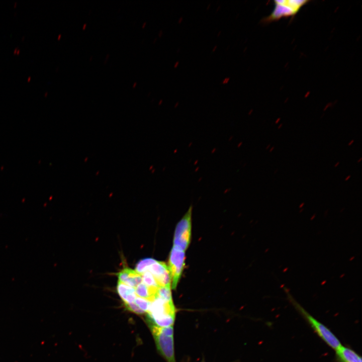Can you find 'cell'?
Segmentation results:
<instances>
[{
    "label": "cell",
    "mask_w": 362,
    "mask_h": 362,
    "mask_svg": "<svg viewBox=\"0 0 362 362\" xmlns=\"http://www.w3.org/2000/svg\"><path fill=\"white\" fill-rule=\"evenodd\" d=\"M147 313L149 324L164 327L172 326L175 319V308L172 300H165L156 296L150 302Z\"/></svg>",
    "instance_id": "6da1fadb"
},
{
    "label": "cell",
    "mask_w": 362,
    "mask_h": 362,
    "mask_svg": "<svg viewBox=\"0 0 362 362\" xmlns=\"http://www.w3.org/2000/svg\"><path fill=\"white\" fill-rule=\"evenodd\" d=\"M288 298L295 308L306 319L310 326L329 346L336 350L342 345L337 337L322 323L318 321L307 311L305 310L297 302L290 294Z\"/></svg>",
    "instance_id": "7a4b0ae2"
},
{
    "label": "cell",
    "mask_w": 362,
    "mask_h": 362,
    "mask_svg": "<svg viewBox=\"0 0 362 362\" xmlns=\"http://www.w3.org/2000/svg\"><path fill=\"white\" fill-rule=\"evenodd\" d=\"M158 350L167 362H176L172 326L159 327L149 324Z\"/></svg>",
    "instance_id": "3957f363"
},
{
    "label": "cell",
    "mask_w": 362,
    "mask_h": 362,
    "mask_svg": "<svg viewBox=\"0 0 362 362\" xmlns=\"http://www.w3.org/2000/svg\"><path fill=\"white\" fill-rule=\"evenodd\" d=\"M192 207L188 211L176 225L173 238V247L185 251L190 244L191 236Z\"/></svg>",
    "instance_id": "277c9868"
},
{
    "label": "cell",
    "mask_w": 362,
    "mask_h": 362,
    "mask_svg": "<svg viewBox=\"0 0 362 362\" xmlns=\"http://www.w3.org/2000/svg\"><path fill=\"white\" fill-rule=\"evenodd\" d=\"M308 2L307 0L275 1L274 9L265 21L270 22L284 17L293 16Z\"/></svg>",
    "instance_id": "5b68a950"
},
{
    "label": "cell",
    "mask_w": 362,
    "mask_h": 362,
    "mask_svg": "<svg viewBox=\"0 0 362 362\" xmlns=\"http://www.w3.org/2000/svg\"><path fill=\"white\" fill-rule=\"evenodd\" d=\"M185 251L172 247L169 254L168 268L173 289L176 288L181 277L185 266Z\"/></svg>",
    "instance_id": "8992f818"
},
{
    "label": "cell",
    "mask_w": 362,
    "mask_h": 362,
    "mask_svg": "<svg viewBox=\"0 0 362 362\" xmlns=\"http://www.w3.org/2000/svg\"><path fill=\"white\" fill-rule=\"evenodd\" d=\"M146 271H148L154 276L160 287L170 288L169 272L168 266L164 262L153 259Z\"/></svg>",
    "instance_id": "52a82bcc"
},
{
    "label": "cell",
    "mask_w": 362,
    "mask_h": 362,
    "mask_svg": "<svg viewBox=\"0 0 362 362\" xmlns=\"http://www.w3.org/2000/svg\"><path fill=\"white\" fill-rule=\"evenodd\" d=\"M117 276L119 281L134 289L142 282L141 275L129 268L123 269L117 274Z\"/></svg>",
    "instance_id": "ba28073f"
},
{
    "label": "cell",
    "mask_w": 362,
    "mask_h": 362,
    "mask_svg": "<svg viewBox=\"0 0 362 362\" xmlns=\"http://www.w3.org/2000/svg\"><path fill=\"white\" fill-rule=\"evenodd\" d=\"M335 351L338 362H362L361 357L348 347L341 345Z\"/></svg>",
    "instance_id": "9c48e42d"
},
{
    "label": "cell",
    "mask_w": 362,
    "mask_h": 362,
    "mask_svg": "<svg viewBox=\"0 0 362 362\" xmlns=\"http://www.w3.org/2000/svg\"><path fill=\"white\" fill-rule=\"evenodd\" d=\"M117 291L124 305L134 302L137 297L135 289L118 281Z\"/></svg>",
    "instance_id": "30bf717a"
},
{
    "label": "cell",
    "mask_w": 362,
    "mask_h": 362,
    "mask_svg": "<svg viewBox=\"0 0 362 362\" xmlns=\"http://www.w3.org/2000/svg\"><path fill=\"white\" fill-rule=\"evenodd\" d=\"M142 277V283L149 288L158 289L160 287L154 276L148 271L140 274Z\"/></svg>",
    "instance_id": "8fae6325"
},
{
    "label": "cell",
    "mask_w": 362,
    "mask_h": 362,
    "mask_svg": "<svg viewBox=\"0 0 362 362\" xmlns=\"http://www.w3.org/2000/svg\"><path fill=\"white\" fill-rule=\"evenodd\" d=\"M134 302L145 313L148 311L150 301L145 299L137 296Z\"/></svg>",
    "instance_id": "7c38bea8"
},
{
    "label": "cell",
    "mask_w": 362,
    "mask_h": 362,
    "mask_svg": "<svg viewBox=\"0 0 362 362\" xmlns=\"http://www.w3.org/2000/svg\"><path fill=\"white\" fill-rule=\"evenodd\" d=\"M126 308L130 311L137 314H143L145 313L141 309H140L134 302L125 304Z\"/></svg>",
    "instance_id": "4fadbf2b"
},
{
    "label": "cell",
    "mask_w": 362,
    "mask_h": 362,
    "mask_svg": "<svg viewBox=\"0 0 362 362\" xmlns=\"http://www.w3.org/2000/svg\"><path fill=\"white\" fill-rule=\"evenodd\" d=\"M354 139H352L348 142V146H351L354 143Z\"/></svg>",
    "instance_id": "5bb4252c"
},
{
    "label": "cell",
    "mask_w": 362,
    "mask_h": 362,
    "mask_svg": "<svg viewBox=\"0 0 362 362\" xmlns=\"http://www.w3.org/2000/svg\"><path fill=\"white\" fill-rule=\"evenodd\" d=\"M350 177H351V175H348L344 178V180L347 181L350 178Z\"/></svg>",
    "instance_id": "9a60e30c"
},
{
    "label": "cell",
    "mask_w": 362,
    "mask_h": 362,
    "mask_svg": "<svg viewBox=\"0 0 362 362\" xmlns=\"http://www.w3.org/2000/svg\"><path fill=\"white\" fill-rule=\"evenodd\" d=\"M274 149H275V146H272V147H270L269 152L270 153L272 152L273 151V150H274Z\"/></svg>",
    "instance_id": "2e32d148"
},
{
    "label": "cell",
    "mask_w": 362,
    "mask_h": 362,
    "mask_svg": "<svg viewBox=\"0 0 362 362\" xmlns=\"http://www.w3.org/2000/svg\"><path fill=\"white\" fill-rule=\"evenodd\" d=\"M283 123L280 124V125H278V129H281L282 127H283Z\"/></svg>",
    "instance_id": "e0dca14e"
},
{
    "label": "cell",
    "mask_w": 362,
    "mask_h": 362,
    "mask_svg": "<svg viewBox=\"0 0 362 362\" xmlns=\"http://www.w3.org/2000/svg\"><path fill=\"white\" fill-rule=\"evenodd\" d=\"M339 163H340V162H339V161L337 162L334 165V167H337V166L339 165Z\"/></svg>",
    "instance_id": "ac0fdd59"
},
{
    "label": "cell",
    "mask_w": 362,
    "mask_h": 362,
    "mask_svg": "<svg viewBox=\"0 0 362 362\" xmlns=\"http://www.w3.org/2000/svg\"><path fill=\"white\" fill-rule=\"evenodd\" d=\"M280 121H281V119H280V118H278V119H277L276 121H275V124H278Z\"/></svg>",
    "instance_id": "d6986e66"
},
{
    "label": "cell",
    "mask_w": 362,
    "mask_h": 362,
    "mask_svg": "<svg viewBox=\"0 0 362 362\" xmlns=\"http://www.w3.org/2000/svg\"><path fill=\"white\" fill-rule=\"evenodd\" d=\"M270 146H271V144H270V143H269V144H268L267 146L266 147V149L267 150V149H269L270 147Z\"/></svg>",
    "instance_id": "ffe728a7"
},
{
    "label": "cell",
    "mask_w": 362,
    "mask_h": 362,
    "mask_svg": "<svg viewBox=\"0 0 362 362\" xmlns=\"http://www.w3.org/2000/svg\"><path fill=\"white\" fill-rule=\"evenodd\" d=\"M278 171H279V169H278V168H277V169L274 171V174H276V173L278 172Z\"/></svg>",
    "instance_id": "44dd1931"
},
{
    "label": "cell",
    "mask_w": 362,
    "mask_h": 362,
    "mask_svg": "<svg viewBox=\"0 0 362 362\" xmlns=\"http://www.w3.org/2000/svg\"><path fill=\"white\" fill-rule=\"evenodd\" d=\"M361 160H362V158H361V157H360V158H359V159L357 160V163H359V162L361 161Z\"/></svg>",
    "instance_id": "7402d4cb"
}]
</instances>
